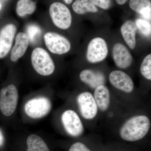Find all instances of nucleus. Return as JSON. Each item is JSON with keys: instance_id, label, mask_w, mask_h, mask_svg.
<instances>
[{"instance_id": "nucleus-1", "label": "nucleus", "mask_w": 151, "mask_h": 151, "mask_svg": "<svg viewBox=\"0 0 151 151\" xmlns=\"http://www.w3.org/2000/svg\"><path fill=\"white\" fill-rule=\"evenodd\" d=\"M150 121L147 116L137 115L128 119L120 129V136L127 142H136L143 139L149 132Z\"/></svg>"}, {"instance_id": "nucleus-2", "label": "nucleus", "mask_w": 151, "mask_h": 151, "mask_svg": "<svg viewBox=\"0 0 151 151\" xmlns=\"http://www.w3.org/2000/svg\"><path fill=\"white\" fill-rule=\"evenodd\" d=\"M31 62L34 69L40 75L48 76L55 70V65L51 56L42 47H36L33 50Z\"/></svg>"}, {"instance_id": "nucleus-3", "label": "nucleus", "mask_w": 151, "mask_h": 151, "mask_svg": "<svg viewBox=\"0 0 151 151\" xmlns=\"http://www.w3.org/2000/svg\"><path fill=\"white\" fill-rule=\"evenodd\" d=\"M18 92L14 85L10 84L0 90V111L4 116H12L16 109Z\"/></svg>"}, {"instance_id": "nucleus-4", "label": "nucleus", "mask_w": 151, "mask_h": 151, "mask_svg": "<svg viewBox=\"0 0 151 151\" xmlns=\"http://www.w3.org/2000/svg\"><path fill=\"white\" fill-rule=\"evenodd\" d=\"M52 104L49 98L35 97L29 100L24 105V112L29 118L39 119L47 115L51 111Z\"/></svg>"}, {"instance_id": "nucleus-5", "label": "nucleus", "mask_w": 151, "mask_h": 151, "mask_svg": "<svg viewBox=\"0 0 151 151\" xmlns=\"http://www.w3.org/2000/svg\"><path fill=\"white\" fill-rule=\"evenodd\" d=\"M50 14L53 24L60 29H67L72 24L71 13L68 8L62 3L55 2L50 7Z\"/></svg>"}, {"instance_id": "nucleus-6", "label": "nucleus", "mask_w": 151, "mask_h": 151, "mask_svg": "<svg viewBox=\"0 0 151 151\" xmlns=\"http://www.w3.org/2000/svg\"><path fill=\"white\" fill-rule=\"evenodd\" d=\"M108 53V45L105 40L95 37L90 41L87 46L86 58L90 63H98L103 61Z\"/></svg>"}, {"instance_id": "nucleus-7", "label": "nucleus", "mask_w": 151, "mask_h": 151, "mask_svg": "<svg viewBox=\"0 0 151 151\" xmlns=\"http://www.w3.org/2000/svg\"><path fill=\"white\" fill-rule=\"evenodd\" d=\"M45 45L52 53L57 55L65 54L71 48V44L65 37L54 32H47L44 36Z\"/></svg>"}, {"instance_id": "nucleus-8", "label": "nucleus", "mask_w": 151, "mask_h": 151, "mask_svg": "<svg viewBox=\"0 0 151 151\" xmlns=\"http://www.w3.org/2000/svg\"><path fill=\"white\" fill-rule=\"evenodd\" d=\"M61 119L65 132L70 136L78 137L83 134L84 131L83 123L75 111L66 110L63 113Z\"/></svg>"}, {"instance_id": "nucleus-9", "label": "nucleus", "mask_w": 151, "mask_h": 151, "mask_svg": "<svg viewBox=\"0 0 151 151\" xmlns=\"http://www.w3.org/2000/svg\"><path fill=\"white\" fill-rule=\"evenodd\" d=\"M77 103L81 116L86 120H92L97 116L98 108L94 96L90 92H81L77 96Z\"/></svg>"}, {"instance_id": "nucleus-10", "label": "nucleus", "mask_w": 151, "mask_h": 151, "mask_svg": "<svg viewBox=\"0 0 151 151\" xmlns=\"http://www.w3.org/2000/svg\"><path fill=\"white\" fill-rule=\"evenodd\" d=\"M109 80L112 86L122 92L130 93L134 90V81L129 76L122 70H113L109 75Z\"/></svg>"}, {"instance_id": "nucleus-11", "label": "nucleus", "mask_w": 151, "mask_h": 151, "mask_svg": "<svg viewBox=\"0 0 151 151\" xmlns=\"http://www.w3.org/2000/svg\"><path fill=\"white\" fill-rule=\"evenodd\" d=\"M17 30L14 24H9L0 30V59L5 57L10 51Z\"/></svg>"}, {"instance_id": "nucleus-12", "label": "nucleus", "mask_w": 151, "mask_h": 151, "mask_svg": "<svg viewBox=\"0 0 151 151\" xmlns=\"http://www.w3.org/2000/svg\"><path fill=\"white\" fill-rule=\"evenodd\" d=\"M113 60L117 67L122 69H127L132 65L133 56L128 49L124 44L117 43L112 49Z\"/></svg>"}, {"instance_id": "nucleus-13", "label": "nucleus", "mask_w": 151, "mask_h": 151, "mask_svg": "<svg viewBox=\"0 0 151 151\" xmlns=\"http://www.w3.org/2000/svg\"><path fill=\"white\" fill-rule=\"evenodd\" d=\"M29 39L26 33L19 32L16 36L14 45L11 51L10 59L15 62L22 57L27 50L29 44Z\"/></svg>"}, {"instance_id": "nucleus-14", "label": "nucleus", "mask_w": 151, "mask_h": 151, "mask_svg": "<svg viewBox=\"0 0 151 151\" xmlns=\"http://www.w3.org/2000/svg\"><path fill=\"white\" fill-rule=\"evenodd\" d=\"M79 78L82 82L93 89L105 84V76L103 73L92 69L82 70L79 74Z\"/></svg>"}, {"instance_id": "nucleus-15", "label": "nucleus", "mask_w": 151, "mask_h": 151, "mask_svg": "<svg viewBox=\"0 0 151 151\" xmlns=\"http://www.w3.org/2000/svg\"><path fill=\"white\" fill-rule=\"evenodd\" d=\"M94 89L93 96L98 109L102 111H107L111 102V94L108 87L103 84L97 86Z\"/></svg>"}, {"instance_id": "nucleus-16", "label": "nucleus", "mask_w": 151, "mask_h": 151, "mask_svg": "<svg viewBox=\"0 0 151 151\" xmlns=\"http://www.w3.org/2000/svg\"><path fill=\"white\" fill-rule=\"evenodd\" d=\"M137 30L134 22L132 20L127 21L121 27V33L123 38L131 49H134L136 46Z\"/></svg>"}, {"instance_id": "nucleus-17", "label": "nucleus", "mask_w": 151, "mask_h": 151, "mask_svg": "<svg viewBox=\"0 0 151 151\" xmlns=\"http://www.w3.org/2000/svg\"><path fill=\"white\" fill-rule=\"evenodd\" d=\"M129 5L132 10L140 14L146 20H150V0H130Z\"/></svg>"}, {"instance_id": "nucleus-18", "label": "nucleus", "mask_w": 151, "mask_h": 151, "mask_svg": "<svg viewBox=\"0 0 151 151\" xmlns=\"http://www.w3.org/2000/svg\"><path fill=\"white\" fill-rule=\"evenodd\" d=\"M26 143L27 151H50L45 142L37 135H29L27 139Z\"/></svg>"}, {"instance_id": "nucleus-19", "label": "nucleus", "mask_w": 151, "mask_h": 151, "mask_svg": "<svg viewBox=\"0 0 151 151\" xmlns=\"http://www.w3.org/2000/svg\"><path fill=\"white\" fill-rule=\"evenodd\" d=\"M72 9L76 13L78 14L98 12L97 7L94 6L90 0H76L72 5Z\"/></svg>"}, {"instance_id": "nucleus-20", "label": "nucleus", "mask_w": 151, "mask_h": 151, "mask_svg": "<svg viewBox=\"0 0 151 151\" xmlns=\"http://www.w3.org/2000/svg\"><path fill=\"white\" fill-rule=\"evenodd\" d=\"M36 8V3L32 0H19L17 4V13L19 17H24L33 13Z\"/></svg>"}, {"instance_id": "nucleus-21", "label": "nucleus", "mask_w": 151, "mask_h": 151, "mask_svg": "<svg viewBox=\"0 0 151 151\" xmlns=\"http://www.w3.org/2000/svg\"><path fill=\"white\" fill-rule=\"evenodd\" d=\"M140 72L146 79L151 80V54L147 55L144 58L141 64Z\"/></svg>"}, {"instance_id": "nucleus-22", "label": "nucleus", "mask_w": 151, "mask_h": 151, "mask_svg": "<svg viewBox=\"0 0 151 151\" xmlns=\"http://www.w3.org/2000/svg\"><path fill=\"white\" fill-rule=\"evenodd\" d=\"M135 24L137 29L145 37L151 35V25L150 23L147 20L142 19H138L135 22Z\"/></svg>"}, {"instance_id": "nucleus-23", "label": "nucleus", "mask_w": 151, "mask_h": 151, "mask_svg": "<svg viewBox=\"0 0 151 151\" xmlns=\"http://www.w3.org/2000/svg\"><path fill=\"white\" fill-rule=\"evenodd\" d=\"M94 6L99 7L103 9L110 8L111 5V0H90Z\"/></svg>"}, {"instance_id": "nucleus-24", "label": "nucleus", "mask_w": 151, "mask_h": 151, "mask_svg": "<svg viewBox=\"0 0 151 151\" xmlns=\"http://www.w3.org/2000/svg\"><path fill=\"white\" fill-rule=\"evenodd\" d=\"M68 151H92L84 143L76 142L71 145Z\"/></svg>"}, {"instance_id": "nucleus-25", "label": "nucleus", "mask_w": 151, "mask_h": 151, "mask_svg": "<svg viewBox=\"0 0 151 151\" xmlns=\"http://www.w3.org/2000/svg\"><path fill=\"white\" fill-rule=\"evenodd\" d=\"M28 34L29 40H33L35 37V36L40 32V30L38 27L35 26H30L27 29Z\"/></svg>"}, {"instance_id": "nucleus-26", "label": "nucleus", "mask_w": 151, "mask_h": 151, "mask_svg": "<svg viewBox=\"0 0 151 151\" xmlns=\"http://www.w3.org/2000/svg\"><path fill=\"white\" fill-rule=\"evenodd\" d=\"M4 143V137L3 136L2 132L0 130V147L3 145Z\"/></svg>"}, {"instance_id": "nucleus-27", "label": "nucleus", "mask_w": 151, "mask_h": 151, "mask_svg": "<svg viewBox=\"0 0 151 151\" xmlns=\"http://www.w3.org/2000/svg\"><path fill=\"white\" fill-rule=\"evenodd\" d=\"M128 0H116V2H117V4L119 5H122L124 4H125Z\"/></svg>"}, {"instance_id": "nucleus-28", "label": "nucleus", "mask_w": 151, "mask_h": 151, "mask_svg": "<svg viewBox=\"0 0 151 151\" xmlns=\"http://www.w3.org/2000/svg\"><path fill=\"white\" fill-rule=\"evenodd\" d=\"M64 1L65 2V3L67 4H70V3L72 2L73 0H64Z\"/></svg>"}, {"instance_id": "nucleus-29", "label": "nucleus", "mask_w": 151, "mask_h": 151, "mask_svg": "<svg viewBox=\"0 0 151 151\" xmlns=\"http://www.w3.org/2000/svg\"><path fill=\"white\" fill-rule=\"evenodd\" d=\"M1 4L0 3V9H1Z\"/></svg>"}]
</instances>
